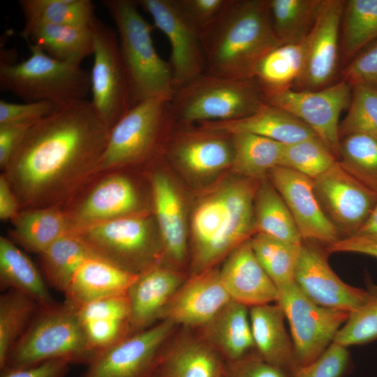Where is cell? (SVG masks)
Listing matches in <instances>:
<instances>
[{"label":"cell","mask_w":377,"mask_h":377,"mask_svg":"<svg viewBox=\"0 0 377 377\" xmlns=\"http://www.w3.org/2000/svg\"><path fill=\"white\" fill-rule=\"evenodd\" d=\"M230 1L177 0V2L185 16L202 34L220 18Z\"/></svg>","instance_id":"cell-47"},{"label":"cell","mask_w":377,"mask_h":377,"mask_svg":"<svg viewBox=\"0 0 377 377\" xmlns=\"http://www.w3.org/2000/svg\"><path fill=\"white\" fill-rule=\"evenodd\" d=\"M337 158L318 138L284 145L279 166H283L312 179L329 170Z\"/></svg>","instance_id":"cell-43"},{"label":"cell","mask_w":377,"mask_h":377,"mask_svg":"<svg viewBox=\"0 0 377 377\" xmlns=\"http://www.w3.org/2000/svg\"><path fill=\"white\" fill-rule=\"evenodd\" d=\"M31 55L19 63L1 61L0 88L24 102L48 101L63 105L86 99L90 73L81 65L55 59L29 44Z\"/></svg>","instance_id":"cell-7"},{"label":"cell","mask_w":377,"mask_h":377,"mask_svg":"<svg viewBox=\"0 0 377 377\" xmlns=\"http://www.w3.org/2000/svg\"><path fill=\"white\" fill-rule=\"evenodd\" d=\"M59 105L48 101L15 103L0 101V124L36 121L53 112Z\"/></svg>","instance_id":"cell-50"},{"label":"cell","mask_w":377,"mask_h":377,"mask_svg":"<svg viewBox=\"0 0 377 377\" xmlns=\"http://www.w3.org/2000/svg\"><path fill=\"white\" fill-rule=\"evenodd\" d=\"M220 377H223V374H222L221 376H220Z\"/></svg>","instance_id":"cell-57"},{"label":"cell","mask_w":377,"mask_h":377,"mask_svg":"<svg viewBox=\"0 0 377 377\" xmlns=\"http://www.w3.org/2000/svg\"><path fill=\"white\" fill-rule=\"evenodd\" d=\"M25 27L38 24L90 27L96 18L89 0H20Z\"/></svg>","instance_id":"cell-39"},{"label":"cell","mask_w":377,"mask_h":377,"mask_svg":"<svg viewBox=\"0 0 377 377\" xmlns=\"http://www.w3.org/2000/svg\"><path fill=\"white\" fill-rule=\"evenodd\" d=\"M318 202L341 239L354 235L377 202V193L350 175L337 161L313 179Z\"/></svg>","instance_id":"cell-15"},{"label":"cell","mask_w":377,"mask_h":377,"mask_svg":"<svg viewBox=\"0 0 377 377\" xmlns=\"http://www.w3.org/2000/svg\"><path fill=\"white\" fill-rule=\"evenodd\" d=\"M268 178L285 201L303 241L327 246L341 239L318 202L312 179L279 165Z\"/></svg>","instance_id":"cell-18"},{"label":"cell","mask_w":377,"mask_h":377,"mask_svg":"<svg viewBox=\"0 0 377 377\" xmlns=\"http://www.w3.org/2000/svg\"><path fill=\"white\" fill-rule=\"evenodd\" d=\"M260 182H228L198 204L191 221L189 275L215 267L255 234L253 203Z\"/></svg>","instance_id":"cell-3"},{"label":"cell","mask_w":377,"mask_h":377,"mask_svg":"<svg viewBox=\"0 0 377 377\" xmlns=\"http://www.w3.org/2000/svg\"><path fill=\"white\" fill-rule=\"evenodd\" d=\"M271 24L281 44L304 40L311 32L323 0H267Z\"/></svg>","instance_id":"cell-38"},{"label":"cell","mask_w":377,"mask_h":377,"mask_svg":"<svg viewBox=\"0 0 377 377\" xmlns=\"http://www.w3.org/2000/svg\"><path fill=\"white\" fill-rule=\"evenodd\" d=\"M351 96L352 87L340 80L318 90L288 89L274 92L265 96V101L304 123L338 160L340 115L348 108Z\"/></svg>","instance_id":"cell-12"},{"label":"cell","mask_w":377,"mask_h":377,"mask_svg":"<svg viewBox=\"0 0 377 377\" xmlns=\"http://www.w3.org/2000/svg\"><path fill=\"white\" fill-rule=\"evenodd\" d=\"M224 260L219 276L231 300L249 308L276 302L278 289L257 259L250 239Z\"/></svg>","instance_id":"cell-23"},{"label":"cell","mask_w":377,"mask_h":377,"mask_svg":"<svg viewBox=\"0 0 377 377\" xmlns=\"http://www.w3.org/2000/svg\"><path fill=\"white\" fill-rule=\"evenodd\" d=\"M171 98L156 97L139 102L110 129L97 173L143 161L157 151L174 121Z\"/></svg>","instance_id":"cell-8"},{"label":"cell","mask_w":377,"mask_h":377,"mask_svg":"<svg viewBox=\"0 0 377 377\" xmlns=\"http://www.w3.org/2000/svg\"><path fill=\"white\" fill-rule=\"evenodd\" d=\"M253 216L255 234H263L295 244H302L288 207L269 178L258 184L254 198Z\"/></svg>","instance_id":"cell-34"},{"label":"cell","mask_w":377,"mask_h":377,"mask_svg":"<svg viewBox=\"0 0 377 377\" xmlns=\"http://www.w3.org/2000/svg\"><path fill=\"white\" fill-rule=\"evenodd\" d=\"M256 354L265 362L295 373L294 345L285 326V315L277 303L249 308Z\"/></svg>","instance_id":"cell-29"},{"label":"cell","mask_w":377,"mask_h":377,"mask_svg":"<svg viewBox=\"0 0 377 377\" xmlns=\"http://www.w3.org/2000/svg\"><path fill=\"white\" fill-rule=\"evenodd\" d=\"M102 3L116 27L133 105L152 98H172L175 89L170 66L157 53L152 28L140 14L137 1L103 0Z\"/></svg>","instance_id":"cell-4"},{"label":"cell","mask_w":377,"mask_h":377,"mask_svg":"<svg viewBox=\"0 0 377 377\" xmlns=\"http://www.w3.org/2000/svg\"><path fill=\"white\" fill-rule=\"evenodd\" d=\"M230 301L221 283L219 269L211 268L188 276L165 308L161 320H170L179 327L198 329Z\"/></svg>","instance_id":"cell-19"},{"label":"cell","mask_w":377,"mask_h":377,"mask_svg":"<svg viewBox=\"0 0 377 377\" xmlns=\"http://www.w3.org/2000/svg\"><path fill=\"white\" fill-rule=\"evenodd\" d=\"M265 103L255 78L204 73L175 91L171 110L174 121L199 124L239 119L254 113Z\"/></svg>","instance_id":"cell-6"},{"label":"cell","mask_w":377,"mask_h":377,"mask_svg":"<svg viewBox=\"0 0 377 377\" xmlns=\"http://www.w3.org/2000/svg\"><path fill=\"white\" fill-rule=\"evenodd\" d=\"M305 39L281 44L268 52L258 64L254 78L265 96L293 89L305 65Z\"/></svg>","instance_id":"cell-33"},{"label":"cell","mask_w":377,"mask_h":377,"mask_svg":"<svg viewBox=\"0 0 377 377\" xmlns=\"http://www.w3.org/2000/svg\"><path fill=\"white\" fill-rule=\"evenodd\" d=\"M71 364L57 359L27 367L5 368L1 370V377H66Z\"/></svg>","instance_id":"cell-52"},{"label":"cell","mask_w":377,"mask_h":377,"mask_svg":"<svg viewBox=\"0 0 377 377\" xmlns=\"http://www.w3.org/2000/svg\"><path fill=\"white\" fill-rule=\"evenodd\" d=\"M341 80L350 86L377 88V39L356 54L341 71Z\"/></svg>","instance_id":"cell-46"},{"label":"cell","mask_w":377,"mask_h":377,"mask_svg":"<svg viewBox=\"0 0 377 377\" xmlns=\"http://www.w3.org/2000/svg\"><path fill=\"white\" fill-rule=\"evenodd\" d=\"M36 121L0 124V167L3 170L9 163L28 130Z\"/></svg>","instance_id":"cell-51"},{"label":"cell","mask_w":377,"mask_h":377,"mask_svg":"<svg viewBox=\"0 0 377 377\" xmlns=\"http://www.w3.org/2000/svg\"><path fill=\"white\" fill-rule=\"evenodd\" d=\"M11 221V240L39 255L57 239L73 232L67 212L59 207L21 209Z\"/></svg>","instance_id":"cell-31"},{"label":"cell","mask_w":377,"mask_h":377,"mask_svg":"<svg viewBox=\"0 0 377 377\" xmlns=\"http://www.w3.org/2000/svg\"><path fill=\"white\" fill-rule=\"evenodd\" d=\"M327 250L317 242L303 241L295 273V282L314 303L330 309L353 312L367 300V289L343 282L327 262Z\"/></svg>","instance_id":"cell-16"},{"label":"cell","mask_w":377,"mask_h":377,"mask_svg":"<svg viewBox=\"0 0 377 377\" xmlns=\"http://www.w3.org/2000/svg\"><path fill=\"white\" fill-rule=\"evenodd\" d=\"M276 303L289 323L297 368L313 362L325 351L350 313L314 303L295 282L278 289Z\"/></svg>","instance_id":"cell-11"},{"label":"cell","mask_w":377,"mask_h":377,"mask_svg":"<svg viewBox=\"0 0 377 377\" xmlns=\"http://www.w3.org/2000/svg\"><path fill=\"white\" fill-rule=\"evenodd\" d=\"M75 309L82 323L101 318L130 320V309L126 294L101 298Z\"/></svg>","instance_id":"cell-49"},{"label":"cell","mask_w":377,"mask_h":377,"mask_svg":"<svg viewBox=\"0 0 377 377\" xmlns=\"http://www.w3.org/2000/svg\"><path fill=\"white\" fill-rule=\"evenodd\" d=\"M138 276L95 252L75 273L64 293L65 302L77 308L101 298L126 295Z\"/></svg>","instance_id":"cell-26"},{"label":"cell","mask_w":377,"mask_h":377,"mask_svg":"<svg viewBox=\"0 0 377 377\" xmlns=\"http://www.w3.org/2000/svg\"><path fill=\"white\" fill-rule=\"evenodd\" d=\"M109 132L87 99L34 124L3 171L20 210L59 207L75 194L97 174Z\"/></svg>","instance_id":"cell-1"},{"label":"cell","mask_w":377,"mask_h":377,"mask_svg":"<svg viewBox=\"0 0 377 377\" xmlns=\"http://www.w3.org/2000/svg\"><path fill=\"white\" fill-rule=\"evenodd\" d=\"M98 255L137 274L162 262L160 239L144 214L91 225L76 232Z\"/></svg>","instance_id":"cell-9"},{"label":"cell","mask_w":377,"mask_h":377,"mask_svg":"<svg viewBox=\"0 0 377 377\" xmlns=\"http://www.w3.org/2000/svg\"><path fill=\"white\" fill-rule=\"evenodd\" d=\"M20 211L17 198L2 174L0 176V219L3 221H12Z\"/></svg>","instance_id":"cell-55"},{"label":"cell","mask_w":377,"mask_h":377,"mask_svg":"<svg viewBox=\"0 0 377 377\" xmlns=\"http://www.w3.org/2000/svg\"><path fill=\"white\" fill-rule=\"evenodd\" d=\"M188 276L160 263L138 274L126 296L130 309L131 334L161 320L169 302Z\"/></svg>","instance_id":"cell-21"},{"label":"cell","mask_w":377,"mask_h":377,"mask_svg":"<svg viewBox=\"0 0 377 377\" xmlns=\"http://www.w3.org/2000/svg\"><path fill=\"white\" fill-rule=\"evenodd\" d=\"M351 87L350 103L339 125L340 140L353 133L377 136V88L364 84Z\"/></svg>","instance_id":"cell-44"},{"label":"cell","mask_w":377,"mask_h":377,"mask_svg":"<svg viewBox=\"0 0 377 377\" xmlns=\"http://www.w3.org/2000/svg\"><path fill=\"white\" fill-rule=\"evenodd\" d=\"M179 123V122H178ZM185 128L175 134L167 154L181 168L198 176L214 174L232 166L233 147L230 135L203 128Z\"/></svg>","instance_id":"cell-22"},{"label":"cell","mask_w":377,"mask_h":377,"mask_svg":"<svg viewBox=\"0 0 377 377\" xmlns=\"http://www.w3.org/2000/svg\"><path fill=\"white\" fill-rule=\"evenodd\" d=\"M0 287L2 290L24 293L40 307L56 303L32 261L14 242L5 237H0Z\"/></svg>","instance_id":"cell-32"},{"label":"cell","mask_w":377,"mask_h":377,"mask_svg":"<svg viewBox=\"0 0 377 377\" xmlns=\"http://www.w3.org/2000/svg\"><path fill=\"white\" fill-rule=\"evenodd\" d=\"M377 39V0H347L341 19L340 55L348 63Z\"/></svg>","instance_id":"cell-37"},{"label":"cell","mask_w":377,"mask_h":377,"mask_svg":"<svg viewBox=\"0 0 377 377\" xmlns=\"http://www.w3.org/2000/svg\"><path fill=\"white\" fill-rule=\"evenodd\" d=\"M368 297L357 310L350 312L334 342L348 347L377 339V286L367 285Z\"/></svg>","instance_id":"cell-45"},{"label":"cell","mask_w":377,"mask_h":377,"mask_svg":"<svg viewBox=\"0 0 377 377\" xmlns=\"http://www.w3.org/2000/svg\"><path fill=\"white\" fill-rule=\"evenodd\" d=\"M179 326L168 319L98 352L81 377H153Z\"/></svg>","instance_id":"cell-13"},{"label":"cell","mask_w":377,"mask_h":377,"mask_svg":"<svg viewBox=\"0 0 377 377\" xmlns=\"http://www.w3.org/2000/svg\"><path fill=\"white\" fill-rule=\"evenodd\" d=\"M40 306L28 295L7 290L0 297V370Z\"/></svg>","instance_id":"cell-40"},{"label":"cell","mask_w":377,"mask_h":377,"mask_svg":"<svg viewBox=\"0 0 377 377\" xmlns=\"http://www.w3.org/2000/svg\"><path fill=\"white\" fill-rule=\"evenodd\" d=\"M338 161L350 175L377 193V136L353 133L342 137Z\"/></svg>","instance_id":"cell-42"},{"label":"cell","mask_w":377,"mask_h":377,"mask_svg":"<svg viewBox=\"0 0 377 377\" xmlns=\"http://www.w3.org/2000/svg\"><path fill=\"white\" fill-rule=\"evenodd\" d=\"M96 356L87 342L77 310L64 302L40 307L10 350L5 368H20L52 360L89 364Z\"/></svg>","instance_id":"cell-5"},{"label":"cell","mask_w":377,"mask_h":377,"mask_svg":"<svg viewBox=\"0 0 377 377\" xmlns=\"http://www.w3.org/2000/svg\"><path fill=\"white\" fill-rule=\"evenodd\" d=\"M195 330L226 362L240 360L256 352L249 308L232 300L207 323Z\"/></svg>","instance_id":"cell-28"},{"label":"cell","mask_w":377,"mask_h":377,"mask_svg":"<svg viewBox=\"0 0 377 377\" xmlns=\"http://www.w3.org/2000/svg\"><path fill=\"white\" fill-rule=\"evenodd\" d=\"M295 377H341V371L331 359L320 357L309 364L298 367Z\"/></svg>","instance_id":"cell-54"},{"label":"cell","mask_w":377,"mask_h":377,"mask_svg":"<svg viewBox=\"0 0 377 377\" xmlns=\"http://www.w3.org/2000/svg\"><path fill=\"white\" fill-rule=\"evenodd\" d=\"M226 361L195 330L179 327L153 377H220Z\"/></svg>","instance_id":"cell-24"},{"label":"cell","mask_w":377,"mask_h":377,"mask_svg":"<svg viewBox=\"0 0 377 377\" xmlns=\"http://www.w3.org/2000/svg\"><path fill=\"white\" fill-rule=\"evenodd\" d=\"M91 29L94 62L90 101L96 114L110 129L133 106L131 87L117 31L97 17Z\"/></svg>","instance_id":"cell-10"},{"label":"cell","mask_w":377,"mask_h":377,"mask_svg":"<svg viewBox=\"0 0 377 377\" xmlns=\"http://www.w3.org/2000/svg\"><path fill=\"white\" fill-rule=\"evenodd\" d=\"M140 194L133 182L120 174L97 183L67 214L73 232L119 218L142 214Z\"/></svg>","instance_id":"cell-20"},{"label":"cell","mask_w":377,"mask_h":377,"mask_svg":"<svg viewBox=\"0 0 377 377\" xmlns=\"http://www.w3.org/2000/svg\"><path fill=\"white\" fill-rule=\"evenodd\" d=\"M151 186L161 246V263L181 270L188 253L182 198L171 179L163 172L151 175Z\"/></svg>","instance_id":"cell-25"},{"label":"cell","mask_w":377,"mask_h":377,"mask_svg":"<svg viewBox=\"0 0 377 377\" xmlns=\"http://www.w3.org/2000/svg\"><path fill=\"white\" fill-rule=\"evenodd\" d=\"M343 0H323L316 21L305 38V65L293 88L314 91L331 84L340 57Z\"/></svg>","instance_id":"cell-17"},{"label":"cell","mask_w":377,"mask_h":377,"mask_svg":"<svg viewBox=\"0 0 377 377\" xmlns=\"http://www.w3.org/2000/svg\"><path fill=\"white\" fill-rule=\"evenodd\" d=\"M351 237L377 242V202L364 224Z\"/></svg>","instance_id":"cell-56"},{"label":"cell","mask_w":377,"mask_h":377,"mask_svg":"<svg viewBox=\"0 0 377 377\" xmlns=\"http://www.w3.org/2000/svg\"><path fill=\"white\" fill-rule=\"evenodd\" d=\"M154 25L168 38L175 91L205 73V57L200 31L180 9L177 0H138Z\"/></svg>","instance_id":"cell-14"},{"label":"cell","mask_w":377,"mask_h":377,"mask_svg":"<svg viewBox=\"0 0 377 377\" xmlns=\"http://www.w3.org/2000/svg\"><path fill=\"white\" fill-rule=\"evenodd\" d=\"M94 253L77 233L64 235L40 255L46 280L64 293L79 267Z\"/></svg>","instance_id":"cell-36"},{"label":"cell","mask_w":377,"mask_h":377,"mask_svg":"<svg viewBox=\"0 0 377 377\" xmlns=\"http://www.w3.org/2000/svg\"><path fill=\"white\" fill-rule=\"evenodd\" d=\"M200 127L228 135L249 133L267 138L283 145L317 137L304 123L286 111L265 103L254 113L235 120L207 121Z\"/></svg>","instance_id":"cell-27"},{"label":"cell","mask_w":377,"mask_h":377,"mask_svg":"<svg viewBox=\"0 0 377 377\" xmlns=\"http://www.w3.org/2000/svg\"><path fill=\"white\" fill-rule=\"evenodd\" d=\"M20 34L28 44L59 61L81 65L87 57L93 54L91 27L38 24L24 27Z\"/></svg>","instance_id":"cell-30"},{"label":"cell","mask_w":377,"mask_h":377,"mask_svg":"<svg viewBox=\"0 0 377 377\" xmlns=\"http://www.w3.org/2000/svg\"><path fill=\"white\" fill-rule=\"evenodd\" d=\"M325 249L329 253L335 252L357 253L377 258V242L355 237L342 238L335 243L326 246Z\"/></svg>","instance_id":"cell-53"},{"label":"cell","mask_w":377,"mask_h":377,"mask_svg":"<svg viewBox=\"0 0 377 377\" xmlns=\"http://www.w3.org/2000/svg\"><path fill=\"white\" fill-rule=\"evenodd\" d=\"M230 135L233 147L231 167L244 178L262 181L279 165L284 145L253 134Z\"/></svg>","instance_id":"cell-35"},{"label":"cell","mask_w":377,"mask_h":377,"mask_svg":"<svg viewBox=\"0 0 377 377\" xmlns=\"http://www.w3.org/2000/svg\"><path fill=\"white\" fill-rule=\"evenodd\" d=\"M223 377H295V373L271 364L256 352L225 363Z\"/></svg>","instance_id":"cell-48"},{"label":"cell","mask_w":377,"mask_h":377,"mask_svg":"<svg viewBox=\"0 0 377 377\" xmlns=\"http://www.w3.org/2000/svg\"><path fill=\"white\" fill-rule=\"evenodd\" d=\"M201 38L205 73L238 79L254 78L262 59L281 45L271 24L267 0H230Z\"/></svg>","instance_id":"cell-2"},{"label":"cell","mask_w":377,"mask_h":377,"mask_svg":"<svg viewBox=\"0 0 377 377\" xmlns=\"http://www.w3.org/2000/svg\"><path fill=\"white\" fill-rule=\"evenodd\" d=\"M259 263L277 289L295 282V273L302 244L279 240L256 233L250 239Z\"/></svg>","instance_id":"cell-41"}]
</instances>
